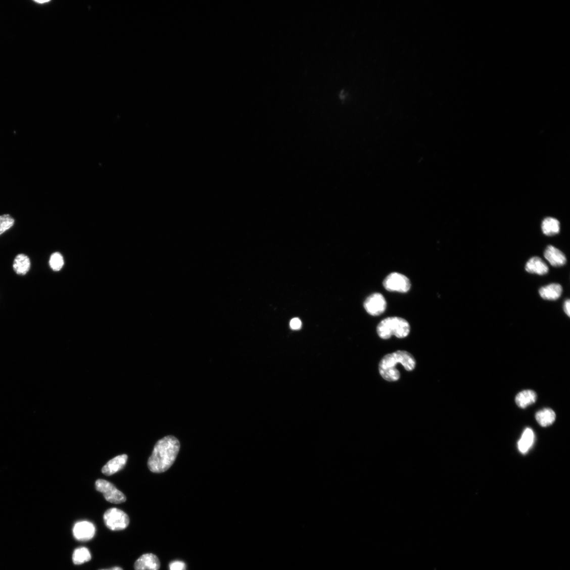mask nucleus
Here are the masks:
<instances>
[{"label": "nucleus", "instance_id": "f257e3e1", "mask_svg": "<svg viewBox=\"0 0 570 570\" xmlns=\"http://www.w3.org/2000/svg\"><path fill=\"white\" fill-rule=\"evenodd\" d=\"M179 441L173 436L164 437L159 441L149 459V469L154 473H162L173 465L180 450Z\"/></svg>", "mask_w": 570, "mask_h": 570}, {"label": "nucleus", "instance_id": "f03ea898", "mask_svg": "<svg viewBox=\"0 0 570 570\" xmlns=\"http://www.w3.org/2000/svg\"><path fill=\"white\" fill-rule=\"evenodd\" d=\"M402 364L408 371L414 369L416 362L413 356L407 351H398L384 356L379 364V372L382 377L387 381L393 382L398 381L400 373L397 369L396 366Z\"/></svg>", "mask_w": 570, "mask_h": 570}, {"label": "nucleus", "instance_id": "7ed1b4c3", "mask_svg": "<svg viewBox=\"0 0 570 570\" xmlns=\"http://www.w3.org/2000/svg\"><path fill=\"white\" fill-rule=\"evenodd\" d=\"M377 335L384 340L395 336L398 338H406L409 334L410 326L407 320L399 317H388L382 320L377 326Z\"/></svg>", "mask_w": 570, "mask_h": 570}, {"label": "nucleus", "instance_id": "20e7f679", "mask_svg": "<svg viewBox=\"0 0 570 570\" xmlns=\"http://www.w3.org/2000/svg\"><path fill=\"white\" fill-rule=\"evenodd\" d=\"M105 526L112 531H122L129 525V518L123 510L112 508L106 510L104 515Z\"/></svg>", "mask_w": 570, "mask_h": 570}, {"label": "nucleus", "instance_id": "39448f33", "mask_svg": "<svg viewBox=\"0 0 570 570\" xmlns=\"http://www.w3.org/2000/svg\"><path fill=\"white\" fill-rule=\"evenodd\" d=\"M384 287L389 292L406 293L409 291L411 284L409 279L399 272H393L385 279Z\"/></svg>", "mask_w": 570, "mask_h": 570}, {"label": "nucleus", "instance_id": "423d86ee", "mask_svg": "<svg viewBox=\"0 0 570 570\" xmlns=\"http://www.w3.org/2000/svg\"><path fill=\"white\" fill-rule=\"evenodd\" d=\"M98 491L102 493L106 501L114 503L121 504L126 500L124 494L116 488L111 483L104 480H99L95 483Z\"/></svg>", "mask_w": 570, "mask_h": 570}, {"label": "nucleus", "instance_id": "0eeeda50", "mask_svg": "<svg viewBox=\"0 0 570 570\" xmlns=\"http://www.w3.org/2000/svg\"><path fill=\"white\" fill-rule=\"evenodd\" d=\"M387 305L384 296L378 293L368 297L364 303V307L367 313L374 316L383 314L386 310Z\"/></svg>", "mask_w": 570, "mask_h": 570}, {"label": "nucleus", "instance_id": "6e6552de", "mask_svg": "<svg viewBox=\"0 0 570 570\" xmlns=\"http://www.w3.org/2000/svg\"><path fill=\"white\" fill-rule=\"evenodd\" d=\"M73 531V535L76 540L86 541L93 538L96 529L91 522L81 521L75 524Z\"/></svg>", "mask_w": 570, "mask_h": 570}, {"label": "nucleus", "instance_id": "1a4fd4ad", "mask_svg": "<svg viewBox=\"0 0 570 570\" xmlns=\"http://www.w3.org/2000/svg\"><path fill=\"white\" fill-rule=\"evenodd\" d=\"M161 564L158 557L152 553L140 556L134 564L135 570H159Z\"/></svg>", "mask_w": 570, "mask_h": 570}, {"label": "nucleus", "instance_id": "9d476101", "mask_svg": "<svg viewBox=\"0 0 570 570\" xmlns=\"http://www.w3.org/2000/svg\"><path fill=\"white\" fill-rule=\"evenodd\" d=\"M544 256L553 267H561L566 263L565 255L559 249L551 245L546 248Z\"/></svg>", "mask_w": 570, "mask_h": 570}, {"label": "nucleus", "instance_id": "9b49d317", "mask_svg": "<svg viewBox=\"0 0 570 570\" xmlns=\"http://www.w3.org/2000/svg\"><path fill=\"white\" fill-rule=\"evenodd\" d=\"M128 456L126 455L117 456L110 460L103 467L102 472L106 476H111L118 471L122 469L125 466Z\"/></svg>", "mask_w": 570, "mask_h": 570}, {"label": "nucleus", "instance_id": "f8f14e48", "mask_svg": "<svg viewBox=\"0 0 570 570\" xmlns=\"http://www.w3.org/2000/svg\"><path fill=\"white\" fill-rule=\"evenodd\" d=\"M526 270L531 274L544 275L548 274L549 267L544 261L539 257L531 258L526 265Z\"/></svg>", "mask_w": 570, "mask_h": 570}, {"label": "nucleus", "instance_id": "ddd939ff", "mask_svg": "<svg viewBox=\"0 0 570 570\" xmlns=\"http://www.w3.org/2000/svg\"><path fill=\"white\" fill-rule=\"evenodd\" d=\"M562 291V287L560 284L551 283L541 288L539 294L544 300L555 301L560 298Z\"/></svg>", "mask_w": 570, "mask_h": 570}, {"label": "nucleus", "instance_id": "4468645a", "mask_svg": "<svg viewBox=\"0 0 570 570\" xmlns=\"http://www.w3.org/2000/svg\"><path fill=\"white\" fill-rule=\"evenodd\" d=\"M537 400V394L533 390H526L519 393L515 398L516 405L521 409H525L533 405Z\"/></svg>", "mask_w": 570, "mask_h": 570}, {"label": "nucleus", "instance_id": "2eb2a0df", "mask_svg": "<svg viewBox=\"0 0 570 570\" xmlns=\"http://www.w3.org/2000/svg\"><path fill=\"white\" fill-rule=\"evenodd\" d=\"M534 433L529 428H528L522 433V436L518 442V448L522 454H527L532 447L534 442Z\"/></svg>", "mask_w": 570, "mask_h": 570}, {"label": "nucleus", "instance_id": "dca6fc26", "mask_svg": "<svg viewBox=\"0 0 570 570\" xmlns=\"http://www.w3.org/2000/svg\"><path fill=\"white\" fill-rule=\"evenodd\" d=\"M30 260L27 255L20 254L16 257L13 267L17 274L20 275L27 274L30 269Z\"/></svg>", "mask_w": 570, "mask_h": 570}, {"label": "nucleus", "instance_id": "f3484780", "mask_svg": "<svg viewBox=\"0 0 570 570\" xmlns=\"http://www.w3.org/2000/svg\"><path fill=\"white\" fill-rule=\"evenodd\" d=\"M536 418L540 425L546 427L552 425L554 422L556 414L551 409L545 408L536 413Z\"/></svg>", "mask_w": 570, "mask_h": 570}, {"label": "nucleus", "instance_id": "a211bd4d", "mask_svg": "<svg viewBox=\"0 0 570 570\" xmlns=\"http://www.w3.org/2000/svg\"><path fill=\"white\" fill-rule=\"evenodd\" d=\"M542 230L544 234L552 236L559 233L560 231V223L553 218H545L542 223Z\"/></svg>", "mask_w": 570, "mask_h": 570}, {"label": "nucleus", "instance_id": "6ab92c4d", "mask_svg": "<svg viewBox=\"0 0 570 570\" xmlns=\"http://www.w3.org/2000/svg\"><path fill=\"white\" fill-rule=\"evenodd\" d=\"M91 559L90 553L88 549L81 547L76 549L73 555V561L75 565H80L89 561Z\"/></svg>", "mask_w": 570, "mask_h": 570}, {"label": "nucleus", "instance_id": "aec40b11", "mask_svg": "<svg viewBox=\"0 0 570 570\" xmlns=\"http://www.w3.org/2000/svg\"><path fill=\"white\" fill-rule=\"evenodd\" d=\"M15 224V220L9 215L0 216V235L10 229Z\"/></svg>", "mask_w": 570, "mask_h": 570}, {"label": "nucleus", "instance_id": "412c9836", "mask_svg": "<svg viewBox=\"0 0 570 570\" xmlns=\"http://www.w3.org/2000/svg\"><path fill=\"white\" fill-rule=\"evenodd\" d=\"M64 264V259L60 253H54L51 257L50 265L54 271L60 270Z\"/></svg>", "mask_w": 570, "mask_h": 570}, {"label": "nucleus", "instance_id": "4be33fe9", "mask_svg": "<svg viewBox=\"0 0 570 570\" xmlns=\"http://www.w3.org/2000/svg\"><path fill=\"white\" fill-rule=\"evenodd\" d=\"M170 570H185V564L182 561H176L170 564Z\"/></svg>", "mask_w": 570, "mask_h": 570}, {"label": "nucleus", "instance_id": "5701e85b", "mask_svg": "<svg viewBox=\"0 0 570 570\" xmlns=\"http://www.w3.org/2000/svg\"><path fill=\"white\" fill-rule=\"evenodd\" d=\"M291 328L293 330L300 329L302 327L301 320L298 318H294L290 322Z\"/></svg>", "mask_w": 570, "mask_h": 570}, {"label": "nucleus", "instance_id": "b1692460", "mask_svg": "<svg viewBox=\"0 0 570 570\" xmlns=\"http://www.w3.org/2000/svg\"><path fill=\"white\" fill-rule=\"evenodd\" d=\"M570 301L569 300H567L564 304V311L565 314L569 317L570 316Z\"/></svg>", "mask_w": 570, "mask_h": 570}, {"label": "nucleus", "instance_id": "393cba45", "mask_svg": "<svg viewBox=\"0 0 570 570\" xmlns=\"http://www.w3.org/2000/svg\"><path fill=\"white\" fill-rule=\"evenodd\" d=\"M99 570H123V569L120 567L115 566V567H112L111 568H109V569H99Z\"/></svg>", "mask_w": 570, "mask_h": 570}, {"label": "nucleus", "instance_id": "a878e982", "mask_svg": "<svg viewBox=\"0 0 570 570\" xmlns=\"http://www.w3.org/2000/svg\"><path fill=\"white\" fill-rule=\"evenodd\" d=\"M50 2V1H35V3H37L40 4H43L49 3Z\"/></svg>", "mask_w": 570, "mask_h": 570}]
</instances>
